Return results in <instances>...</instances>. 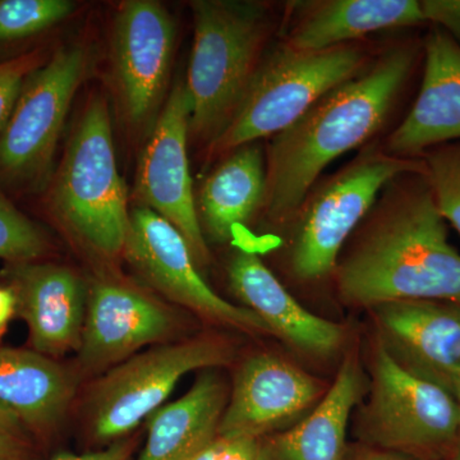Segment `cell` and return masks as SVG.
Masks as SVG:
<instances>
[{"label": "cell", "instance_id": "cell-5", "mask_svg": "<svg viewBox=\"0 0 460 460\" xmlns=\"http://www.w3.org/2000/svg\"><path fill=\"white\" fill-rule=\"evenodd\" d=\"M372 60L361 41L320 51H301L280 44L265 54L234 114L210 145V156L286 131L314 102L352 80Z\"/></svg>", "mask_w": 460, "mask_h": 460}, {"label": "cell", "instance_id": "cell-9", "mask_svg": "<svg viewBox=\"0 0 460 460\" xmlns=\"http://www.w3.org/2000/svg\"><path fill=\"white\" fill-rule=\"evenodd\" d=\"M86 63L83 48H66L26 77L0 133V174L35 181L47 172Z\"/></svg>", "mask_w": 460, "mask_h": 460}, {"label": "cell", "instance_id": "cell-11", "mask_svg": "<svg viewBox=\"0 0 460 460\" xmlns=\"http://www.w3.org/2000/svg\"><path fill=\"white\" fill-rule=\"evenodd\" d=\"M180 328L178 314L156 296L113 278L95 280L77 350L78 376L111 370L148 344L168 343Z\"/></svg>", "mask_w": 460, "mask_h": 460}, {"label": "cell", "instance_id": "cell-32", "mask_svg": "<svg viewBox=\"0 0 460 460\" xmlns=\"http://www.w3.org/2000/svg\"><path fill=\"white\" fill-rule=\"evenodd\" d=\"M17 310V299L12 288H0V332Z\"/></svg>", "mask_w": 460, "mask_h": 460}, {"label": "cell", "instance_id": "cell-6", "mask_svg": "<svg viewBox=\"0 0 460 460\" xmlns=\"http://www.w3.org/2000/svg\"><path fill=\"white\" fill-rule=\"evenodd\" d=\"M51 202L84 244L108 257L123 252L131 213L115 162L108 104L102 96L91 100L75 127Z\"/></svg>", "mask_w": 460, "mask_h": 460}, {"label": "cell", "instance_id": "cell-18", "mask_svg": "<svg viewBox=\"0 0 460 460\" xmlns=\"http://www.w3.org/2000/svg\"><path fill=\"white\" fill-rule=\"evenodd\" d=\"M230 288L271 334L314 356H329L343 343L341 326L305 308L256 253L238 251L228 263Z\"/></svg>", "mask_w": 460, "mask_h": 460}, {"label": "cell", "instance_id": "cell-33", "mask_svg": "<svg viewBox=\"0 0 460 460\" xmlns=\"http://www.w3.org/2000/svg\"><path fill=\"white\" fill-rule=\"evenodd\" d=\"M359 460H420L408 454L393 452V450L375 449L366 453Z\"/></svg>", "mask_w": 460, "mask_h": 460}, {"label": "cell", "instance_id": "cell-24", "mask_svg": "<svg viewBox=\"0 0 460 460\" xmlns=\"http://www.w3.org/2000/svg\"><path fill=\"white\" fill-rule=\"evenodd\" d=\"M69 0H2L0 41H13L44 31L75 11Z\"/></svg>", "mask_w": 460, "mask_h": 460}, {"label": "cell", "instance_id": "cell-28", "mask_svg": "<svg viewBox=\"0 0 460 460\" xmlns=\"http://www.w3.org/2000/svg\"><path fill=\"white\" fill-rule=\"evenodd\" d=\"M259 440L217 436L190 460H257Z\"/></svg>", "mask_w": 460, "mask_h": 460}, {"label": "cell", "instance_id": "cell-25", "mask_svg": "<svg viewBox=\"0 0 460 460\" xmlns=\"http://www.w3.org/2000/svg\"><path fill=\"white\" fill-rule=\"evenodd\" d=\"M420 157L438 210L460 235V141L432 148Z\"/></svg>", "mask_w": 460, "mask_h": 460}, {"label": "cell", "instance_id": "cell-8", "mask_svg": "<svg viewBox=\"0 0 460 460\" xmlns=\"http://www.w3.org/2000/svg\"><path fill=\"white\" fill-rule=\"evenodd\" d=\"M230 358L229 345L210 337L160 344L129 357L108 370L91 393L93 438L100 443L122 440L162 407L181 377L220 367Z\"/></svg>", "mask_w": 460, "mask_h": 460}, {"label": "cell", "instance_id": "cell-15", "mask_svg": "<svg viewBox=\"0 0 460 460\" xmlns=\"http://www.w3.org/2000/svg\"><path fill=\"white\" fill-rule=\"evenodd\" d=\"M371 310L393 358L452 394L460 378V304L410 299Z\"/></svg>", "mask_w": 460, "mask_h": 460}, {"label": "cell", "instance_id": "cell-14", "mask_svg": "<svg viewBox=\"0 0 460 460\" xmlns=\"http://www.w3.org/2000/svg\"><path fill=\"white\" fill-rule=\"evenodd\" d=\"M320 394L319 383L293 363L256 354L237 372L217 436L260 440L296 423Z\"/></svg>", "mask_w": 460, "mask_h": 460}, {"label": "cell", "instance_id": "cell-31", "mask_svg": "<svg viewBox=\"0 0 460 460\" xmlns=\"http://www.w3.org/2000/svg\"><path fill=\"white\" fill-rule=\"evenodd\" d=\"M132 453V444L127 440H118L109 445L107 449L87 454H58L51 460H128Z\"/></svg>", "mask_w": 460, "mask_h": 460}, {"label": "cell", "instance_id": "cell-16", "mask_svg": "<svg viewBox=\"0 0 460 460\" xmlns=\"http://www.w3.org/2000/svg\"><path fill=\"white\" fill-rule=\"evenodd\" d=\"M459 141L460 47L436 27L425 41L419 96L384 148L390 155L416 159L432 148Z\"/></svg>", "mask_w": 460, "mask_h": 460}, {"label": "cell", "instance_id": "cell-29", "mask_svg": "<svg viewBox=\"0 0 460 460\" xmlns=\"http://www.w3.org/2000/svg\"><path fill=\"white\" fill-rule=\"evenodd\" d=\"M26 452L23 422L0 404V460H22Z\"/></svg>", "mask_w": 460, "mask_h": 460}, {"label": "cell", "instance_id": "cell-7", "mask_svg": "<svg viewBox=\"0 0 460 460\" xmlns=\"http://www.w3.org/2000/svg\"><path fill=\"white\" fill-rule=\"evenodd\" d=\"M359 432L377 449L420 460H449L458 440L456 399L443 386L402 367L378 343Z\"/></svg>", "mask_w": 460, "mask_h": 460}, {"label": "cell", "instance_id": "cell-17", "mask_svg": "<svg viewBox=\"0 0 460 460\" xmlns=\"http://www.w3.org/2000/svg\"><path fill=\"white\" fill-rule=\"evenodd\" d=\"M17 310L36 352L63 356L80 348L89 288L71 269L54 263H17L11 270Z\"/></svg>", "mask_w": 460, "mask_h": 460}, {"label": "cell", "instance_id": "cell-19", "mask_svg": "<svg viewBox=\"0 0 460 460\" xmlns=\"http://www.w3.org/2000/svg\"><path fill=\"white\" fill-rule=\"evenodd\" d=\"M283 44L320 51L361 41L370 33L425 23L419 0H317L293 3Z\"/></svg>", "mask_w": 460, "mask_h": 460}, {"label": "cell", "instance_id": "cell-34", "mask_svg": "<svg viewBox=\"0 0 460 460\" xmlns=\"http://www.w3.org/2000/svg\"><path fill=\"white\" fill-rule=\"evenodd\" d=\"M452 395L456 399V410H458V440H456V449H454L453 456L449 460H460V378L453 386Z\"/></svg>", "mask_w": 460, "mask_h": 460}, {"label": "cell", "instance_id": "cell-20", "mask_svg": "<svg viewBox=\"0 0 460 460\" xmlns=\"http://www.w3.org/2000/svg\"><path fill=\"white\" fill-rule=\"evenodd\" d=\"M363 392L361 367L347 357L314 410L292 428L260 438L257 460H344L348 423Z\"/></svg>", "mask_w": 460, "mask_h": 460}, {"label": "cell", "instance_id": "cell-23", "mask_svg": "<svg viewBox=\"0 0 460 460\" xmlns=\"http://www.w3.org/2000/svg\"><path fill=\"white\" fill-rule=\"evenodd\" d=\"M77 372L36 350L0 347V404L35 429L66 416L77 390Z\"/></svg>", "mask_w": 460, "mask_h": 460}, {"label": "cell", "instance_id": "cell-10", "mask_svg": "<svg viewBox=\"0 0 460 460\" xmlns=\"http://www.w3.org/2000/svg\"><path fill=\"white\" fill-rule=\"evenodd\" d=\"M123 256L148 286L206 319L271 334L255 313L226 301L206 283L186 239L151 208H133Z\"/></svg>", "mask_w": 460, "mask_h": 460}, {"label": "cell", "instance_id": "cell-13", "mask_svg": "<svg viewBox=\"0 0 460 460\" xmlns=\"http://www.w3.org/2000/svg\"><path fill=\"white\" fill-rule=\"evenodd\" d=\"M175 26L153 0L124 3L115 17L113 66L124 115L133 126L150 119L164 95L174 54Z\"/></svg>", "mask_w": 460, "mask_h": 460}, {"label": "cell", "instance_id": "cell-22", "mask_svg": "<svg viewBox=\"0 0 460 460\" xmlns=\"http://www.w3.org/2000/svg\"><path fill=\"white\" fill-rule=\"evenodd\" d=\"M229 401L223 377L205 370L178 401L147 420V440L136 460H190L217 438Z\"/></svg>", "mask_w": 460, "mask_h": 460}, {"label": "cell", "instance_id": "cell-21", "mask_svg": "<svg viewBox=\"0 0 460 460\" xmlns=\"http://www.w3.org/2000/svg\"><path fill=\"white\" fill-rule=\"evenodd\" d=\"M266 198V156L260 141L224 155L206 177L196 210L206 242L226 243L234 228L262 211Z\"/></svg>", "mask_w": 460, "mask_h": 460}, {"label": "cell", "instance_id": "cell-3", "mask_svg": "<svg viewBox=\"0 0 460 460\" xmlns=\"http://www.w3.org/2000/svg\"><path fill=\"white\" fill-rule=\"evenodd\" d=\"M187 75L190 133L211 144L234 114L270 38L265 4L234 0H196Z\"/></svg>", "mask_w": 460, "mask_h": 460}, {"label": "cell", "instance_id": "cell-4", "mask_svg": "<svg viewBox=\"0 0 460 460\" xmlns=\"http://www.w3.org/2000/svg\"><path fill=\"white\" fill-rule=\"evenodd\" d=\"M407 172H426L422 157L390 155L372 141L338 172L321 177L287 224L290 274L302 283H316L334 274L339 256L370 213L389 181Z\"/></svg>", "mask_w": 460, "mask_h": 460}, {"label": "cell", "instance_id": "cell-30", "mask_svg": "<svg viewBox=\"0 0 460 460\" xmlns=\"http://www.w3.org/2000/svg\"><path fill=\"white\" fill-rule=\"evenodd\" d=\"M425 22L447 32L460 47V0H420Z\"/></svg>", "mask_w": 460, "mask_h": 460}, {"label": "cell", "instance_id": "cell-2", "mask_svg": "<svg viewBox=\"0 0 460 460\" xmlns=\"http://www.w3.org/2000/svg\"><path fill=\"white\" fill-rule=\"evenodd\" d=\"M414 60L411 45L386 49L271 138L262 208L270 222L287 224L332 162L370 144L394 111Z\"/></svg>", "mask_w": 460, "mask_h": 460}, {"label": "cell", "instance_id": "cell-1", "mask_svg": "<svg viewBox=\"0 0 460 460\" xmlns=\"http://www.w3.org/2000/svg\"><path fill=\"white\" fill-rule=\"evenodd\" d=\"M350 238L332 274L344 304H460V253L449 243L426 172L389 181Z\"/></svg>", "mask_w": 460, "mask_h": 460}, {"label": "cell", "instance_id": "cell-26", "mask_svg": "<svg viewBox=\"0 0 460 460\" xmlns=\"http://www.w3.org/2000/svg\"><path fill=\"white\" fill-rule=\"evenodd\" d=\"M47 250L44 233L0 195V259L31 262Z\"/></svg>", "mask_w": 460, "mask_h": 460}, {"label": "cell", "instance_id": "cell-12", "mask_svg": "<svg viewBox=\"0 0 460 460\" xmlns=\"http://www.w3.org/2000/svg\"><path fill=\"white\" fill-rule=\"evenodd\" d=\"M189 135V95L184 84H177L142 151L136 198L180 230L199 268L210 261V251L193 196L187 155Z\"/></svg>", "mask_w": 460, "mask_h": 460}, {"label": "cell", "instance_id": "cell-27", "mask_svg": "<svg viewBox=\"0 0 460 460\" xmlns=\"http://www.w3.org/2000/svg\"><path fill=\"white\" fill-rule=\"evenodd\" d=\"M31 66L30 58L0 63V133L13 111L26 75L31 71Z\"/></svg>", "mask_w": 460, "mask_h": 460}]
</instances>
